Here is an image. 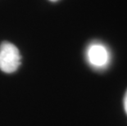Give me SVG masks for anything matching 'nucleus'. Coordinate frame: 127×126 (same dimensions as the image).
Listing matches in <instances>:
<instances>
[{
  "label": "nucleus",
  "instance_id": "20e7f679",
  "mask_svg": "<svg viewBox=\"0 0 127 126\" xmlns=\"http://www.w3.org/2000/svg\"><path fill=\"white\" fill-rule=\"evenodd\" d=\"M49 1H51V2H57V1H58V0H49Z\"/></svg>",
  "mask_w": 127,
  "mask_h": 126
},
{
  "label": "nucleus",
  "instance_id": "f257e3e1",
  "mask_svg": "<svg viewBox=\"0 0 127 126\" xmlns=\"http://www.w3.org/2000/svg\"><path fill=\"white\" fill-rule=\"evenodd\" d=\"M20 52L14 44L3 42L0 45V70L5 73H12L21 65Z\"/></svg>",
  "mask_w": 127,
  "mask_h": 126
},
{
  "label": "nucleus",
  "instance_id": "f03ea898",
  "mask_svg": "<svg viewBox=\"0 0 127 126\" xmlns=\"http://www.w3.org/2000/svg\"><path fill=\"white\" fill-rule=\"evenodd\" d=\"M87 56L91 65L96 67L105 66L109 61V53L107 49L99 44H92L88 49Z\"/></svg>",
  "mask_w": 127,
  "mask_h": 126
},
{
  "label": "nucleus",
  "instance_id": "7ed1b4c3",
  "mask_svg": "<svg viewBox=\"0 0 127 126\" xmlns=\"http://www.w3.org/2000/svg\"><path fill=\"white\" fill-rule=\"evenodd\" d=\"M124 107H125L126 113L127 114V91H126V93L125 98H124Z\"/></svg>",
  "mask_w": 127,
  "mask_h": 126
}]
</instances>
